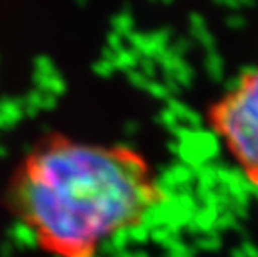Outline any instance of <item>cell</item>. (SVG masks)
Wrapping results in <instances>:
<instances>
[{"label": "cell", "instance_id": "obj_1", "mask_svg": "<svg viewBox=\"0 0 258 257\" xmlns=\"http://www.w3.org/2000/svg\"><path fill=\"white\" fill-rule=\"evenodd\" d=\"M7 195L40 254L98 257L155 214L163 187L135 147L48 134L15 166Z\"/></svg>", "mask_w": 258, "mask_h": 257}, {"label": "cell", "instance_id": "obj_2", "mask_svg": "<svg viewBox=\"0 0 258 257\" xmlns=\"http://www.w3.org/2000/svg\"><path fill=\"white\" fill-rule=\"evenodd\" d=\"M207 125L241 177L258 189V59L210 104Z\"/></svg>", "mask_w": 258, "mask_h": 257}]
</instances>
